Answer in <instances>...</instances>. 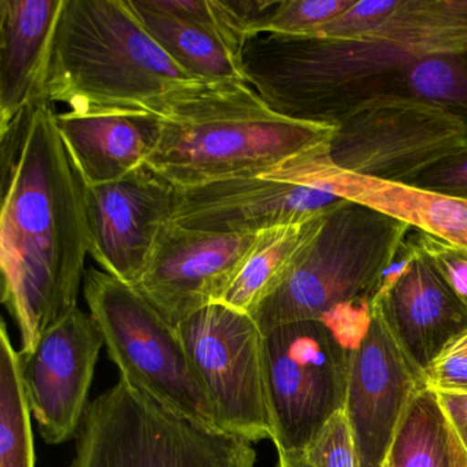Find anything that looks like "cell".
I'll return each instance as SVG.
<instances>
[{
	"mask_svg": "<svg viewBox=\"0 0 467 467\" xmlns=\"http://www.w3.org/2000/svg\"><path fill=\"white\" fill-rule=\"evenodd\" d=\"M253 442L171 411L119 379L89 404L72 467H255Z\"/></svg>",
	"mask_w": 467,
	"mask_h": 467,
	"instance_id": "obj_6",
	"label": "cell"
},
{
	"mask_svg": "<svg viewBox=\"0 0 467 467\" xmlns=\"http://www.w3.org/2000/svg\"><path fill=\"white\" fill-rule=\"evenodd\" d=\"M258 234L192 231L169 223L135 288L177 327L221 302Z\"/></svg>",
	"mask_w": 467,
	"mask_h": 467,
	"instance_id": "obj_13",
	"label": "cell"
},
{
	"mask_svg": "<svg viewBox=\"0 0 467 467\" xmlns=\"http://www.w3.org/2000/svg\"><path fill=\"white\" fill-rule=\"evenodd\" d=\"M436 395L445 420L467 453V393L436 392Z\"/></svg>",
	"mask_w": 467,
	"mask_h": 467,
	"instance_id": "obj_31",
	"label": "cell"
},
{
	"mask_svg": "<svg viewBox=\"0 0 467 467\" xmlns=\"http://www.w3.org/2000/svg\"><path fill=\"white\" fill-rule=\"evenodd\" d=\"M59 135L87 187L119 182L146 166L161 117L146 113L57 114Z\"/></svg>",
	"mask_w": 467,
	"mask_h": 467,
	"instance_id": "obj_19",
	"label": "cell"
},
{
	"mask_svg": "<svg viewBox=\"0 0 467 467\" xmlns=\"http://www.w3.org/2000/svg\"><path fill=\"white\" fill-rule=\"evenodd\" d=\"M277 467H313L303 452H278Z\"/></svg>",
	"mask_w": 467,
	"mask_h": 467,
	"instance_id": "obj_32",
	"label": "cell"
},
{
	"mask_svg": "<svg viewBox=\"0 0 467 467\" xmlns=\"http://www.w3.org/2000/svg\"><path fill=\"white\" fill-rule=\"evenodd\" d=\"M389 467H453L450 429L436 392L422 388L412 399L388 456Z\"/></svg>",
	"mask_w": 467,
	"mask_h": 467,
	"instance_id": "obj_23",
	"label": "cell"
},
{
	"mask_svg": "<svg viewBox=\"0 0 467 467\" xmlns=\"http://www.w3.org/2000/svg\"><path fill=\"white\" fill-rule=\"evenodd\" d=\"M202 81L160 47L128 0H65L46 97L76 114L162 117Z\"/></svg>",
	"mask_w": 467,
	"mask_h": 467,
	"instance_id": "obj_3",
	"label": "cell"
},
{
	"mask_svg": "<svg viewBox=\"0 0 467 467\" xmlns=\"http://www.w3.org/2000/svg\"><path fill=\"white\" fill-rule=\"evenodd\" d=\"M422 377L390 335L379 311L351 351L346 411L360 467H385L396 431Z\"/></svg>",
	"mask_w": 467,
	"mask_h": 467,
	"instance_id": "obj_14",
	"label": "cell"
},
{
	"mask_svg": "<svg viewBox=\"0 0 467 467\" xmlns=\"http://www.w3.org/2000/svg\"><path fill=\"white\" fill-rule=\"evenodd\" d=\"M355 4L357 0H278L262 35L314 37Z\"/></svg>",
	"mask_w": 467,
	"mask_h": 467,
	"instance_id": "obj_26",
	"label": "cell"
},
{
	"mask_svg": "<svg viewBox=\"0 0 467 467\" xmlns=\"http://www.w3.org/2000/svg\"><path fill=\"white\" fill-rule=\"evenodd\" d=\"M322 215L259 234L220 303L242 313H253L284 283L297 256L318 231Z\"/></svg>",
	"mask_w": 467,
	"mask_h": 467,
	"instance_id": "obj_22",
	"label": "cell"
},
{
	"mask_svg": "<svg viewBox=\"0 0 467 467\" xmlns=\"http://www.w3.org/2000/svg\"><path fill=\"white\" fill-rule=\"evenodd\" d=\"M65 0H0V130L46 97Z\"/></svg>",
	"mask_w": 467,
	"mask_h": 467,
	"instance_id": "obj_18",
	"label": "cell"
},
{
	"mask_svg": "<svg viewBox=\"0 0 467 467\" xmlns=\"http://www.w3.org/2000/svg\"><path fill=\"white\" fill-rule=\"evenodd\" d=\"M352 348L327 322H289L265 335V377L278 452H305L346 407Z\"/></svg>",
	"mask_w": 467,
	"mask_h": 467,
	"instance_id": "obj_8",
	"label": "cell"
},
{
	"mask_svg": "<svg viewBox=\"0 0 467 467\" xmlns=\"http://www.w3.org/2000/svg\"><path fill=\"white\" fill-rule=\"evenodd\" d=\"M404 92L450 114L467 130V51L412 59L404 69Z\"/></svg>",
	"mask_w": 467,
	"mask_h": 467,
	"instance_id": "obj_25",
	"label": "cell"
},
{
	"mask_svg": "<svg viewBox=\"0 0 467 467\" xmlns=\"http://www.w3.org/2000/svg\"><path fill=\"white\" fill-rule=\"evenodd\" d=\"M414 237L467 307V250L422 232L415 231Z\"/></svg>",
	"mask_w": 467,
	"mask_h": 467,
	"instance_id": "obj_30",
	"label": "cell"
},
{
	"mask_svg": "<svg viewBox=\"0 0 467 467\" xmlns=\"http://www.w3.org/2000/svg\"><path fill=\"white\" fill-rule=\"evenodd\" d=\"M467 147L458 119L411 98L374 100L335 127L327 157L349 173L409 184Z\"/></svg>",
	"mask_w": 467,
	"mask_h": 467,
	"instance_id": "obj_9",
	"label": "cell"
},
{
	"mask_svg": "<svg viewBox=\"0 0 467 467\" xmlns=\"http://www.w3.org/2000/svg\"><path fill=\"white\" fill-rule=\"evenodd\" d=\"M47 98L0 130L2 303L20 332V355L78 307L89 254L87 185Z\"/></svg>",
	"mask_w": 467,
	"mask_h": 467,
	"instance_id": "obj_1",
	"label": "cell"
},
{
	"mask_svg": "<svg viewBox=\"0 0 467 467\" xmlns=\"http://www.w3.org/2000/svg\"><path fill=\"white\" fill-rule=\"evenodd\" d=\"M128 5L171 61L196 80L206 84L247 83L243 54L214 32L157 12L146 0H128Z\"/></svg>",
	"mask_w": 467,
	"mask_h": 467,
	"instance_id": "obj_21",
	"label": "cell"
},
{
	"mask_svg": "<svg viewBox=\"0 0 467 467\" xmlns=\"http://www.w3.org/2000/svg\"><path fill=\"white\" fill-rule=\"evenodd\" d=\"M327 147L265 176L321 188L467 250V202L341 171L327 160Z\"/></svg>",
	"mask_w": 467,
	"mask_h": 467,
	"instance_id": "obj_17",
	"label": "cell"
},
{
	"mask_svg": "<svg viewBox=\"0 0 467 467\" xmlns=\"http://www.w3.org/2000/svg\"><path fill=\"white\" fill-rule=\"evenodd\" d=\"M448 429H450V441L451 450H452L453 467H467L466 451L462 447L461 441H459L458 437L453 433L450 423H448Z\"/></svg>",
	"mask_w": 467,
	"mask_h": 467,
	"instance_id": "obj_33",
	"label": "cell"
},
{
	"mask_svg": "<svg viewBox=\"0 0 467 467\" xmlns=\"http://www.w3.org/2000/svg\"><path fill=\"white\" fill-rule=\"evenodd\" d=\"M176 196V188L146 166L119 182L87 187L89 255L103 272L138 285L171 223Z\"/></svg>",
	"mask_w": 467,
	"mask_h": 467,
	"instance_id": "obj_15",
	"label": "cell"
},
{
	"mask_svg": "<svg viewBox=\"0 0 467 467\" xmlns=\"http://www.w3.org/2000/svg\"><path fill=\"white\" fill-rule=\"evenodd\" d=\"M103 346L97 322L78 307L48 327L29 354L20 355L29 407L47 444L78 437Z\"/></svg>",
	"mask_w": 467,
	"mask_h": 467,
	"instance_id": "obj_12",
	"label": "cell"
},
{
	"mask_svg": "<svg viewBox=\"0 0 467 467\" xmlns=\"http://www.w3.org/2000/svg\"><path fill=\"white\" fill-rule=\"evenodd\" d=\"M31 407L21 374L20 352L6 322L0 327V467H35Z\"/></svg>",
	"mask_w": 467,
	"mask_h": 467,
	"instance_id": "obj_24",
	"label": "cell"
},
{
	"mask_svg": "<svg viewBox=\"0 0 467 467\" xmlns=\"http://www.w3.org/2000/svg\"><path fill=\"white\" fill-rule=\"evenodd\" d=\"M335 128L273 110L247 83L203 84L161 117L146 168L177 191L261 176L327 149Z\"/></svg>",
	"mask_w": 467,
	"mask_h": 467,
	"instance_id": "obj_2",
	"label": "cell"
},
{
	"mask_svg": "<svg viewBox=\"0 0 467 467\" xmlns=\"http://www.w3.org/2000/svg\"><path fill=\"white\" fill-rule=\"evenodd\" d=\"M409 223L354 202L322 215L284 283L250 314L264 335L297 321L330 322L352 305L370 306Z\"/></svg>",
	"mask_w": 467,
	"mask_h": 467,
	"instance_id": "obj_5",
	"label": "cell"
},
{
	"mask_svg": "<svg viewBox=\"0 0 467 467\" xmlns=\"http://www.w3.org/2000/svg\"><path fill=\"white\" fill-rule=\"evenodd\" d=\"M368 42L384 43L410 56L467 51V0H392Z\"/></svg>",
	"mask_w": 467,
	"mask_h": 467,
	"instance_id": "obj_20",
	"label": "cell"
},
{
	"mask_svg": "<svg viewBox=\"0 0 467 467\" xmlns=\"http://www.w3.org/2000/svg\"><path fill=\"white\" fill-rule=\"evenodd\" d=\"M409 185L467 202V147L431 166Z\"/></svg>",
	"mask_w": 467,
	"mask_h": 467,
	"instance_id": "obj_29",
	"label": "cell"
},
{
	"mask_svg": "<svg viewBox=\"0 0 467 467\" xmlns=\"http://www.w3.org/2000/svg\"><path fill=\"white\" fill-rule=\"evenodd\" d=\"M303 455L313 467H360L354 434L344 410L327 420Z\"/></svg>",
	"mask_w": 467,
	"mask_h": 467,
	"instance_id": "obj_27",
	"label": "cell"
},
{
	"mask_svg": "<svg viewBox=\"0 0 467 467\" xmlns=\"http://www.w3.org/2000/svg\"><path fill=\"white\" fill-rule=\"evenodd\" d=\"M417 57L384 43L262 35L243 50L247 83L277 113L335 128L374 100L406 98Z\"/></svg>",
	"mask_w": 467,
	"mask_h": 467,
	"instance_id": "obj_4",
	"label": "cell"
},
{
	"mask_svg": "<svg viewBox=\"0 0 467 467\" xmlns=\"http://www.w3.org/2000/svg\"><path fill=\"white\" fill-rule=\"evenodd\" d=\"M422 379L434 392L467 393V330L433 360Z\"/></svg>",
	"mask_w": 467,
	"mask_h": 467,
	"instance_id": "obj_28",
	"label": "cell"
},
{
	"mask_svg": "<svg viewBox=\"0 0 467 467\" xmlns=\"http://www.w3.org/2000/svg\"><path fill=\"white\" fill-rule=\"evenodd\" d=\"M344 201L313 185L261 174L177 191L171 223L192 231L256 234L307 223Z\"/></svg>",
	"mask_w": 467,
	"mask_h": 467,
	"instance_id": "obj_16",
	"label": "cell"
},
{
	"mask_svg": "<svg viewBox=\"0 0 467 467\" xmlns=\"http://www.w3.org/2000/svg\"><path fill=\"white\" fill-rule=\"evenodd\" d=\"M83 292L119 379L171 411L223 431L176 327L135 286L95 267L84 273Z\"/></svg>",
	"mask_w": 467,
	"mask_h": 467,
	"instance_id": "obj_7",
	"label": "cell"
},
{
	"mask_svg": "<svg viewBox=\"0 0 467 467\" xmlns=\"http://www.w3.org/2000/svg\"><path fill=\"white\" fill-rule=\"evenodd\" d=\"M385 467H389V463H387V466H385Z\"/></svg>",
	"mask_w": 467,
	"mask_h": 467,
	"instance_id": "obj_34",
	"label": "cell"
},
{
	"mask_svg": "<svg viewBox=\"0 0 467 467\" xmlns=\"http://www.w3.org/2000/svg\"><path fill=\"white\" fill-rule=\"evenodd\" d=\"M404 240L382 275L370 307L423 379L433 360L467 330V307L433 259ZM423 381V379H422Z\"/></svg>",
	"mask_w": 467,
	"mask_h": 467,
	"instance_id": "obj_11",
	"label": "cell"
},
{
	"mask_svg": "<svg viewBox=\"0 0 467 467\" xmlns=\"http://www.w3.org/2000/svg\"><path fill=\"white\" fill-rule=\"evenodd\" d=\"M223 431L250 442L272 440L265 335L255 319L223 303L177 327Z\"/></svg>",
	"mask_w": 467,
	"mask_h": 467,
	"instance_id": "obj_10",
	"label": "cell"
}]
</instances>
